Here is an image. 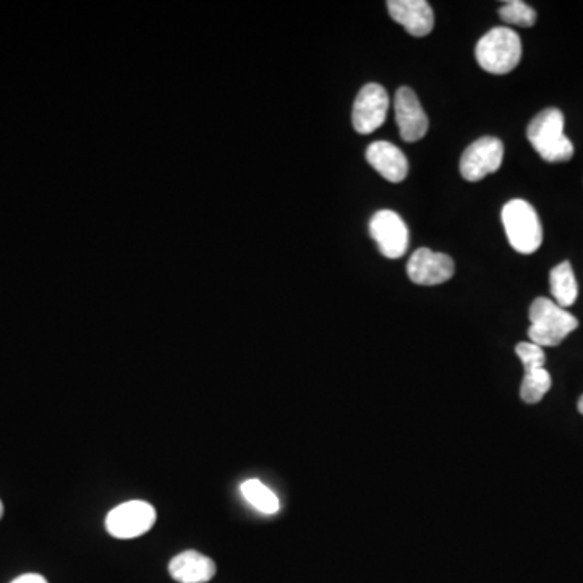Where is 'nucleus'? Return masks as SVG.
<instances>
[{
  "label": "nucleus",
  "instance_id": "obj_1",
  "mask_svg": "<svg viewBox=\"0 0 583 583\" xmlns=\"http://www.w3.org/2000/svg\"><path fill=\"white\" fill-rule=\"evenodd\" d=\"M527 138L545 161L567 162L574 156V145L564 133V115L554 107L541 111L530 122Z\"/></svg>",
  "mask_w": 583,
  "mask_h": 583
},
{
  "label": "nucleus",
  "instance_id": "obj_2",
  "mask_svg": "<svg viewBox=\"0 0 583 583\" xmlns=\"http://www.w3.org/2000/svg\"><path fill=\"white\" fill-rule=\"evenodd\" d=\"M530 329L528 337L533 344L556 347L571 332L579 328V321L558 303L546 297H538L530 307Z\"/></svg>",
  "mask_w": 583,
  "mask_h": 583
},
{
  "label": "nucleus",
  "instance_id": "obj_3",
  "mask_svg": "<svg viewBox=\"0 0 583 583\" xmlns=\"http://www.w3.org/2000/svg\"><path fill=\"white\" fill-rule=\"evenodd\" d=\"M478 65L494 75H506L520 64L522 41L511 28L498 26L478 41L475 49Z\"/></svg>",
  "mask_w": 583,
  "mask_h": 583
},
{
  "label": "nucleus",
  "instance_id": "obj_4",
  "mask_svg": "<svg viewBox=\"0 0 583 583\" xmlns=\"http://www.w3.org/2000/svg\"><path fill=\"white\" fill-rule=\"evenodd\" d=\"M507 239L515 252L532 255L543 242V227L537 211L525 200H511L501 213Z\"/></svg>",
  "mask_w": 583,
  "mask_h": 583
},
{
  "label": "nucleus",
  "instance_id": "obj_5",
  "mask_svg": "<svg viewBox=\"0 0 583 583\" xmlns=\"http://www.w3.org/2000/svg\"><path fill=\"white\" fill-rule=\"evenodd\" d=\"M156 509L146 501H127L114 507L106 517V530L119 540H132L149 532L156 524Z\"/></svg>",
  "mask_w": 583,
  "mask_h": 583
},
{
  "label": "nucleus",
  "instance_id": "obj_6",
  "mask_svg": "<svg viewBox=\"0 0 583 583\" xmlns=\"http://www.w3.org/2000/svg\"><path fill=\"white\" fill-rule=\"evenodd\" d=\"M503 141L494 137H483L473 141L469 148L465 149L460 158V174L469 182H480L486 175L499 171L503 164Z\"/></svg>",
  "mask_w": 583,
  "mask_h": 583
},
{
  "label": "nucleus",
  "instance_id": "obj_7",
  "mask_svg": "<svg viewBox=\"0 0 583 583\" xmlns=\"http://www.w3.org/2000/svg\"><path fill=\"white\" fill-rule=\"evenodd\" d=\"M389 96L388 91L378 83H368L358 91L355 98L354 112H352V124L355 130L362 135H370L376 132L384 120L388 117Z\"/></svg>",
  "mask_w": 583,
  "mask_h": 583
},
{
  "label": "nucleus",
  "instance_id": "obj_8",
  "mask_svg": "<svg viewBox=\"0 0 583 583\" xmlns=\"http://www.w3.org/2000/svg\"><path fill=\"white\" fill-rule=\"evenodd\" d=\"M370 234L378 243L379 252L391 260L401 258L409 248V229L404 219L389 209L378 211L371 218Z\"/></svg>",
  "mask_w": 583,
  "mask_h": 583
},
{
  "label": "nucleus",
  "instance_id": "obj_9",
  "mask_svg": "<svg viewBox=\"0 0 583 583\" xmlns=\"http://www.w3.org/2000/svg\"><path fill=\"white\" fill-rule=\"evenodd\" d=\"M456 273V264L451 256L431 252L430 248H418L407 263L410 281L418 286H439L449 281Z\"/></svg>",
  "mask_w": 583,
  "mask_h": 583
},
{
  "label": "nucleus",
  "instance_id": "obj_10",
  "mask_svg": "<svg viewBox=\"0 0 583 583\" xmlns=\"http://www.w3.org/2000/svg\"><path fill=\"white\" fill-rule=\"evenodd\" d=\"M394 112H396L397 127L401 132L402 140L413 143L425 137L430 122L423 111L422 104L418 101L417 94L407 86H402L397 90Z\"/></svg>",
  "mask_w": 583,
  "mask_h": 583
},
{
  "label": "nucleus",
  "instance_id": "obj_11",
  "mask_svg": "<svg viewBox=\"0 0 583 583\" xmlns=\"http://www.w3.org/2000/svg\"><path fill=\"white\" fill-rule=\"evenodd\" d=\"M388 10L392 20L404 26L409 35L423 38L435 28V13L425 0H391Z\"/></svg>",
  "mask_w": 583,
  "mask_h": 583
},
{
  "label": "nucleus",
  "instance_id": "obj_12",
  "mask_svg": "<svg viewBox=\"0 0 583 583\" xmlns=\"http://www.w3.org/2000/svg\"><path fill=\"white\" fill-rule=\"evenodd\" d=\"M366 161L379 175L392 183L405 180L409 174V161L396 145L389 141H375L366 149Z\"/></svg>",
  "mask_w": 583,
  "mask_h": 583
},
{
  "label": "nucleus",
  "instance_id": "obj_13",
  "mask_svg": "<svg viewBox=\"0 0 583 583\" xmlns=\"http://www.w3.org/2000/svg\"><path fill=\"white\" fill-rule=\"evenodd\" d=\"M216 571V562L198 551H183L169 564L172 579L179 583H206L213 580Z\"/></svg>",
  "mask_w": 583,
  "mask_h": 583
},
{
  "label": "nucleus",
  "instance_id": "obj_14",
  "mask_svg": "<svg viewBox=\"0 0 583 583\" xmlns=\"http://www.w3.org/2000/svg\"><path fill=\"white\" fill-rule=\"evenodd\" d=\"M549 286L551 294L559 307L566 308L574 305L579 295V286L575 281L574 271L569 261L558 264L549 274Z\"/></svg>",
  "mask_w": 583,
  "mask_h": 583
},
{
  "label": "nucleus",
  "instance_id": "obj_15",
  "mask_svg": "<svg viewBox=\"0 0 583 583\" xmlns=\"http://www.w3.org/2000/svg\"><path fill=\"white\" fill-rule=\"evenodd\" d=\"M240 491H242L243 498L247 499V503L252 504L256 511L263 512V514H276L281 507L276 493L264 485L263 481L256 480V478L243 481Z\"/></svg>",
  "mask_w": 583,
  "mask_h": 583
},
{
  "label": "nucleus",
  "instance_id": "obj_16",
  "mask_svg": "<svg viewBox=\"0 0 583 583\" xmlns=\"http://www.w3.org/2000/svg\"><path fill=\"white\" fill-rule=\"evenodd\" d=\"M549 389H551V376L545 368L525 371L522 386H520V397L527 404H538Z\"/></svg>",
  "mask_w": 583,
  "mask_h": 583
},
{
  "label": "nucleus",
  "instance_id": "obj_17",
  "mask_svg": "<svg viewBox=\"0 0 583 583\" xmlns=\"http://www.w3.org/2000/svg\"><path fill=\"white\" fill-rule=\"evenodd\" d=\"M499 17L509 25L530 28L537 23V12L522 0H511L499 9Z\"/></svg>",
  "mask_w": 583,
  "mask_h": 583
},
{
  "label": "nucleus",
  "instance_id": "obj_18",
  "mask_svg": "<svg viewBox=\"0 0 583 583\" xmlns=\"http://www.w3.org/2000/svg\"><path fill=\"white\" fill-rule=\"evenodd\" d=\"M515 354L519 355L525 371L545 368L546 355L540 345L533 344V342H520L515 347Z\"/></svg>",
  "mask_w": 583,
  "mask_h": 583
},
{
  "label": "nucleus",
  "instance_id": "obj_19",
  "mask_svg": "<svg viewBox=\"0 0 583 583\" xmlns=\"http://www.w3.org/2000/svg\"><path fill=\"white\" fill-rule=\"evenodd\" d=\"M12 583H47V580L44 579L43 575L25 574L20 575V577H18V579L13 580Z\"/></svg>",
  "mask_w": 583,
  "mask_h": 583
},
{
  "label": "nucleus",
  "instance_id": "obj_20",
  "mask_svg": "<svg viewBox=\"0 0 583 583\" xmlns=\"http://www.w3.org/2000/svg\"><path fill=\"white\" fill-rule=\"evenodd\" d=\"M579 412L582 413V415H583V396L580 397V401H579Z\"/></svg>",
  "mask_w": 583,
  "mask_h": 583
},
{
  "label": "nucleus",
  "instance_id": "obj_21",
  "mask_svg": "<svg viewBox=\"0 0 583 583\" xmlns=\"http://www.w3.org/2000/svg\"><path fill=\"white\" fill-rule=\"evenodd\" d=\"M2 515H4V504L0 501V519H2Z\"/></svg>",
  "mask_w": 583,
  "mask_h": 583
}]
</instances>
